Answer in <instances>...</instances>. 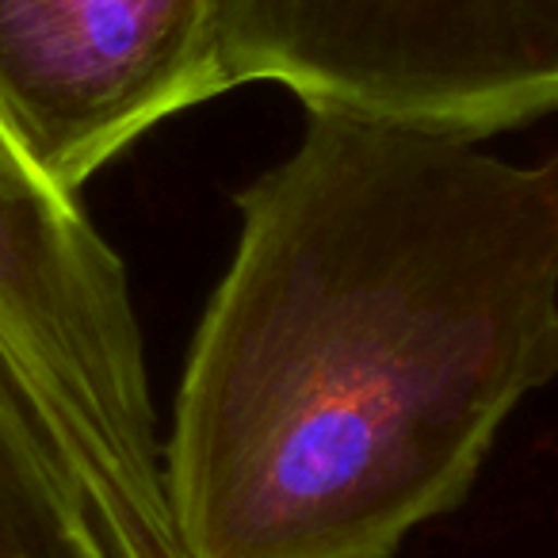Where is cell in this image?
Masks as SVG:
<instances>
[{"instance_id": "obj_1", "label": "cell", "mask_w": 558, "mask_h": 558, "mask_svg": "<svg viewBox=\"0 0 558 558\" xmlns=\"http://www.w3.org/2000/svg\"><path fill=\"white\" fill-rule=\"evenodd\" d=\"M238 210L165 444L184 558H395L558 379V154L306 111Z\"/></svg>"}, {"instance_id": "obj_2", "label": "cell", "mask_w": 558, "mask_h": 558, "mask_svg": "<svg viewBox=\"0 0 558 558\" xmlns=\"http://www.w3.org/2000/svg\"><path fill=\"white\" fill-rule=\"evenodd\" d=\"M0 344L85 486L104 555L184 558L123 260L4 119Z\"/></svg>"}, {"instance_id": "obj_3", "label": "cell", "mask_w": 558, "mask_h": 558, "mask_svg": "<svg viewBox=\"0 0 558 558\" xmlns=\"http://www.w3.org/2000/svg\"><path fill=\"white\" fill-rule=\"evenodd\" d=\"M226 85L489 138L558 111V0H218Z\"/></svg>"}, {"instance_id": "obj_4", "label": "cell", "mask_w": 558, "mask_h": 558, "mask_svg": "<svg viewBox=\"0 0 558 558\" xmlns=\"http://www.w3.org/2000/svg\"><path fill=\"white\" fill-rule=\"evenodd\" d=\"M222 93L218 0H0V119L73 195Z\"/></svg>"}, {"instance_id": "obj_5", "label": "cell", "mask_w": 558, "mask_h": 558, "mask_svg": "<svg viewBox=\"0 0 558 558\" xmlns=\"http://www.w3.org/2000/svg\"><path fill=\"white\" fill-rule=\"evenodd\" d=\"M0 558H108L47 413L0 344Z\"/></svg>"}]
</instances>
